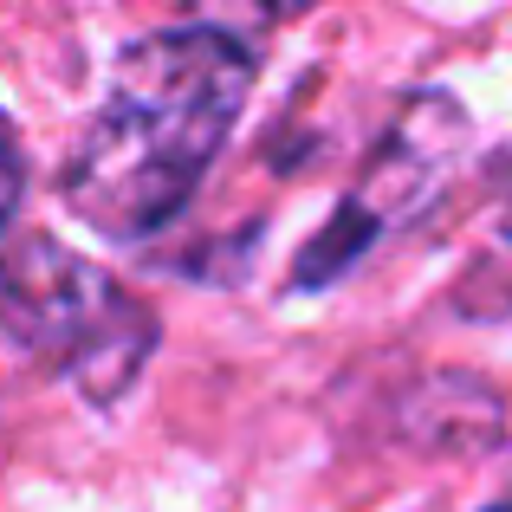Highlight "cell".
Here are the masks:
<instances>
[{
    "label": "cell",
    "instance_id": "cell-5",
    "mask_svg": "<svg viewBox=\"0 0 512 512\" xmlns=\"http://www.w3.org/2000/svg\"><path fill=\"white\" fill-rule=\"evenodd\" d=\"M20 188H26V156H20V130L0 117V234H7L13 208H20Z\"/></svg>",
    "mask_w": 512,
    "mask_h": 512
},
{
    "label": "cell",
    "instance_id": "cell-1",
    "mask_svg": "<svg viewBox=\"0 0 512 512\" xmlns=\"http://www.w3.org/2000/svg\"><path fill=\"white\" fill-rule=\"evenodd\" d=\"M247 91L253 52L240 33L195 20L137 39L65 163V208L104 240H143L169 227L221 156Z\"/></svg>",
    "mask_w": 512,
    "mask_h": 512
},
{
    "label": "cell",
    "instance_id": "cell-4",
    "mask_svg": "<svg viewBox=\"0 0 512 512\" xmlns=\"http://www.w3.org/2000/svg\"><path fill=\"white\" fill-rule=\"evenodd\" d=\"M201 7H208V26H221V33H240V26L292 20V13L318 7V0H201Z\"/></svg>",
    "mask_w": 512,
    "mask_h": 512
},
{
    "label": "cell",
    "instance_id": "cell-3",
    "mask_svg": "<svg viewBox=\"0 0 512 512\" xmlns=\"http://www.w3.org/2000/svg\"><path fill=\"white\" fill-rule=\"evenodd\" d=\"M461 130L467 124H461V111H454L448 98H415L409 117H396V137L370 156L363 188L338 201L331 227L305 247L299 286H325V279H338L344 266L357 260V253L370 247L389 221H396V214H409L415 201L435 188V175L448 169V150L461 143Z\"/></svg>",
    "mask_w": 512,
    "mask_h": 512
},
{
    "label": "cell",
    "instance_id": "cell-2",
    "mask_svg": "<svg viewBox=\"0 0 512 512\" xmlns=\"http://www.w3.org/2000/svg\"><path fill=\"white\" fill-rule=\"evenodd\" d=\"M0 331L98 409L137 383L156 350L150 305L52 234H26L0 253Z\"/></svg>",
    "mask_w": 512,
    "mask_h": 512
}]
</instances>
